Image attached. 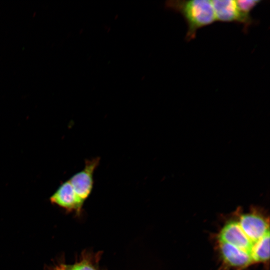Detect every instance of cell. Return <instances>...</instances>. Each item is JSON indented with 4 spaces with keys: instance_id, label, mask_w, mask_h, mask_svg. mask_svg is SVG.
<instances>
[{
    "instance_id": "1",
    "label": "cell",
    "mask_w": 270,
    "mask_h": 270,
    "mask_svg": "<svg viewBox=\"0 0 270 270\" xmlns=\"http://www.w3.org/2000/svg\"><path fill=\"white\" fill-rule=\"evenodd\" d=\"M270 217L262 208L240 207L227 216L213 236L222 270H246L270 262Z\"/></svg>"
},
{
    "instance_id": "2",
    "label": "cell",
    "mask_w": 270,
    "mask_h": 270,
    "mask_svg": "<svg viewBox=\"0 0 270 270\" xmlns=\"http://www.w3.org/2000/svg\"><path fill=\"white\" fill-rule=\"evenodd\" d=\"M165 6L184 17L188 26L186 36L188 42L195 38L198 30L216 21L210 0H168Z\"/></svg>"
},
{
    "instance_id": "3",
    "label": "cell",
    "mask_w": 270,
    "mask_h": 270,
    "mask_svg": "<svg viewBox=\"0 0 270 270\" xmlns=\"http://www.w3.org/2000/svg\"><path fill=\"white\" fill-rule=\"evenodd\" d=\"M100 162V158L85 160L83 169L68 180L78 198L84 204L90 196L94 185V174Z\"/></svg>"
},
{
    "instance_id": "4",
    "label": "cell",
    "mask_w": 270,
    "mask_h": 270,
    "mask_svg": "<svg viewBox=\"0 0 270 270\" xmlns=\"http://www.w3.org/2000/svg\"><path fill=\"white\" fill-rule=\"evenodd\" d=\"M50 200L68 210L80 212L84 204L78 198L68 180L63 182L51 196Z\"/></svg>"
},
{
    "instance_id": "5",
    "label": "cell",
    "mask_w": 270,
    "mask_h": 270,
    "mask_svg": "<svg viewBox=\"0 0 270 270\" xmlns=\"http://www.w3.org/2000/svg\"><path fill=\"white\" fill-rule=\"evenodd\" d=\"M211 2L216 20L241 24V16L236 0H213Z\"/></svg>"
},
{
    "instance_id": "6",
    "label": "cell",
    "mask_w": 270,
    "mask_h": 270,
    "mask_svg": "<svg viewBox=\"0 0 270 270\" xmlns=\"http://www.w3.org/2000/svg\"><path fill=\"white\" fill-rule=\"evenodd\" d=\"M236 2L241 16V24L244 26V31L246 32L248 27L254 22L250 12L262 0H238Z\"/></svg>"
},
{
    "instance_id": "7",
    "label": "cell",
    "mask_w": 270,
    "mask_h": 270,
    "mask_svg": "<svg viewBox=\"0 0 270 270\" xmlns=\"http://www.w3.org/2000/svg\"><path fill=\"white\" fill-rule=\"evenodd\" d=\"M65 270H69V269Z\"/></svg>"
}]
</instances>
